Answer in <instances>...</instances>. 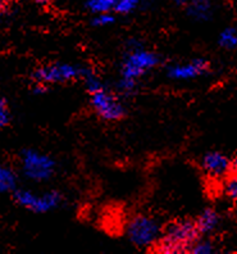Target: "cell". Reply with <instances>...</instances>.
<instances>
[{
  "mask_svg": "<svg viewBox=\"0 0 237 254\" xmlns=\"http://www.w3.org/2000/svg\"><path fill=\"white\" fill-rule=\"evenodd\" d=\"M160 59L154 52L146 50L136 44L129 45L120 65L118 89L124 95H131L137 89V81L159 64Z\"/></svg>",
  "mask_w": 237,
  "mask_h": 254,
  "instance_id": "6da1fadb",
  "label": "cell"
},
{
  "mask_svg": "<svg viewBox=\"0 0 237 254\" xmlns=\"http://www.w3.org/2000/svg\"><path fill=\"white\" fill-rule=\"evenodd\" d=\"M199 235L195 222L188 220L176 221L160 234L157 243L158 252L163 254L185 253L196 242Z\"/></svg>",
  "mask_w": 237,
  "mask_h": 254,
  "instance_id": "7a4b0ae2",
  "label": "cell"
},
{
  "mask_svg": "<svg viewBox=\"0 0 237 254\" xmlns=\"http://www.w3.org/2000/svg\"><path fill=\"white\" fill-rule=\"evenodd\" d=\"M21 170L28 180L48 181L56 172V162L50 155L35 149H26L21 155Z\"/></svg>",
  "mask_w": 237,
  "mask_h": 254,
  "instance_id": "3957f363",
  "label": "cell"
},
{
  "mask_svg": "<svg viewBox=\"0 0 237 254\" xmlns=\"http://www.w3.org/2000/svg\"><path fill=\"white\" fill-rule=\"evenodd\" d=\"M160 226L154 218L149 216H136L127 225V236L129 242L140 248H148L157 244L160 238Z\"/></svg>",
  "mask_w": 237,
  "mask_h": 254,
  "instance_id": "277c9868",
  "label": "cell"
},
{
  "mask_svg": "<svg viewBox=\"0 0 237 254\" xmlns=\"http://www.w3.org/2000/svg\"><path fill=\"white\" fill-rule=\"evenodd\" d=\"M83 72H85V68H81L71 63L57 62L37 68L32 74V77L36 84H63V82L82 78Z\"/></svg>",
  "mask_w": 237,
  "mask_h": 254,
  "instance_id": "5b68a950",
  "label": "cell"
},
{
  "mask_svg": "<svg viewBox=\"0 0 237 254\" xmlns=\"http://www.w3.org/2000/svg\"><path fill=\"white\" fill-rule=\"evenodd\" d=\"M90 95H91L90 98L91 107L102 120L113 122L119 121L120 118L124 117L126 109L119 98L112 91H109L108 89H105V86L100 87Z\"/></svg>",
  "mask_w": 237,
  "mask_h": 254,
  "instance_id": "8992f818",
  "label": "cell"
},
{
  "mask_svg": "<svg viewBox=\"0 0 237 254\" xmlns=\"http://www.w3.org/2000/svg\"><path fill=\"white\" fill-rule=\"evenodd\" d=\"M16 201L21 207L34 213H47L60 205L63 198L58 191L34 192L31 190H17Z\"/></svg>",
  "mask_w": 237,
  "mask_h": 254,
  "instance_id": "52a82bcc",
  "label": "cell"
},
{
  "mask_svg": "<svg viewBox=\"0 0 237 254\" xmlns=\"http://www.w3.org/2000/svg\"><path fill=\"white\" fill-rule=\"evenodd\" d=\"M209 69V63L204 58H195L187 62L176 63L167 68V76L176 81L195 80L205 74Z\"/></svg>",
  "mask_w": 237,
  "mask_h": 254,
  "instance_id": "ba28073f",
  "label": "cell"
},
{
  "mask_svg": "<svg viewBox=\"0 0 237 254\" xmlns=\"http://www.w3.org/2000/svg\"><path fill=\"white\" fill-rule=\"evenodd\" d=\"M201 168L212 179H223L232 170V161L221 152H208L201 158Z\"/></svg>",
  "mask_w": 237,
  "mask_h": 254,
  "instance_id": "9c48e42d",
  "label": "cell"
},
{
  "mask_svg": "<svg viewBox=\"0 0 237 254\" xmlns=\"http://www.w3.org/2000/svg\"><path fill=\"white\" fill-rule=\"evenodd\" d=\"M186 6L188 16L196 22L209 21L214 13L212 0H191Z\"/></svg>",
  "mask_w": 237,
  "mask_h": 254,
  "instance_id": "30bf717a",
  "label": "cell"
},
{
  "mask_svg": "<svg viewBox=\"0 0 237 254\" xmlns=\"http://www.w3.org/2000/svg\"><path fill=\"white\" fill-rule=\"evenodd\" d=\"M219 221H221L219 214L212 208H208V209L201 212L195 223H196V227L199 230V234L208 235V234L216 231L217 227L219 226Z\"/></svg>",
  "mask_w": 237,
  "mask_h": 254,
  "instance_id": "8fae6325",
  "label": "cell"
},
{
  "mask_svg": "<svg viewBox=\"0 0 237 254\" xmlns=\"http://www.w3.org/2000/svg\"><path fill=\"white\" fill-rule=\"evenodd\" d=\"M17 188L16 172L6 164L0 163V192L14 191Z\"/></svg>",
  "mask_w": 237,
  "mask_h": 254,
  "instance_id": "7c38bea8",
  "label": "cell"
},
{
  "mask_svg": "<svg viewBox=\"0 0 237 254\" xmlns=\"http://www.w3.org/2000/svg\"><path fill=\"white\" fill-rule=\"evenodd\" d=\"M218 43L223 49L232 50L237 48V28L227 27L219 34Z\"/></svg>",
  "mask_w": 237,
  "mask_h": 254,
  "instance_id": "4fadbf2b",
  "label": "cell"
},
{
  "mask_svg": "<svg viewBox=\"0 0 237 254\" xmlns=\"http://www.w3.org/2000/svg\"><path fill=\"white\" fill-rule=\"evenodd\" d=\"M116 0H87L86 8L94 14L114 12Z\"/></svg>",
  "mask_w": 237,
  "mask_h": 254,
  "instance_id": "5bb4252c",
  "label": "cell"
},
{
  "mask_svg": "<svg viewBox=\"0 0 237 254\" xmlns=\"http://www.w3.org/2000/svg\"><path fill=\"white\" fill-rule=\"evenodd\" d=\"M142 1L144 0H116L114 12L120 13V14H129L140 8Z\"/></svg>",
  "mask_w": 237,
  "mask_h": 254,
  "instance_id": "9a60e30c",
  "label": "cell"
},
{
  "mask_svg": "<svg viewBox=\"0 0 237 254\" xmlns=\"http://www.w3.org/2000/svg\"><path fill=\"white\" fill-rule=\"evenodd\" d=\"M225 194L230 200L237 201V174L235 172L234 176H230L225 183Z\"/></svg>",
  "mask_w": 237,
  "mask_h": 254,
  "instance_id": "2e32d148",
  "label": "cell"
},
{
  "mask_svg": "<svg viewBox=\"0 0 237 254\" xmlns=\"http://www.w3.org/2000/svg\"><path fill=\"white\" fill-rule=\"evenodd\" d=\"M188 252L194 254H210L214 252V247H213V244L209 240H199L197 239L196 242L191 245Z\"/></svg>",
  "mask_w": 237,
  "mask_h": 254,
  "instance_id": "e0dca14e",
  "label": "cell"
},
{
  "mask_svg": "<svg viewBox=\"0 0 237 254\" xmlns=\"http://www.w3.org/2000/svg\"><path fill=\"white\" fill-rule=\"evenodd\" d=\"M116 18L113 16V12L109 13H99V14H94L93 25L96 27H107V26L113 25Z\"/></svg>",
  "mask_w": 237,
  "mask_h": 254,
  "instance_id": "ac0fdd59",
  "label": "cell"
},
{
  "mask_svg": "<svg viewBox=\"0 0 237 254\" xmlns=\"http://www.w3.org/2000/svg\"><path fill=\"white\" fill-rule=\"evenodd\" d=\"M10 121V112L4 98H0V128L5 127Z\"/></svg>",
  "mask_w": 237,
  "mask_h": 254,
  "instance_id": "d6986e66",
  "label": "cell"
},
{
  "mask_svg": "<svg viewBox=\"0 0 237 254\" xmlns=\"http://www.w3.org/2000/svg\"><path fill=\"white\" fill-rule=\"evenodd\" d=\"M176 4H178V5H187L190 3L191 0H173Z\"/></svg>",
  "mask_w": 237,
  "mask_h": 254,
  "instance_id": "ffe728a7",
  "label": "cell"
},
{
  "mask_svg": "<svg viewBox=\"0 0 237 254\" xmlns=\"http://www.w3.org/2000/svg\"><path fill=\"white\" fill-rule=\"evenodd\" d=\"M232 170H234L235 172H236V174H237V155H236V157H235L234 161H232Z\"/></svg>",
  "mask_w": 237,
  "mask_h": 254,
  "instance_id": "44dd1931",
  "label": "cell"
},
{
  "mask_svg": "<svg viewBox=\"0 0 237 254\" xmlns=\"http://www.w3.org/2000/svg\"><path fill=\"white\" fill-rule=\"evenodd\" d=\"M6 5V0H0V13L3 12V9Z\"/></svg>",
  "mask_w": 237,
  "mask_h": 254,
  "instance_id": "7402d4cb",
  "label": "cell"
}]
</instances>
